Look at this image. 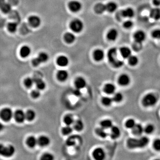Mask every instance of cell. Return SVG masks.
<instances>
[{
    "label": "cell",
    "mask_w": 160,
    "mask_h": 160,
    "mask_svg": "<svg viewBox=\"0 0 160 160\" xmlns=\"http://www.w3.org/2000/svg\"><path fill=\"white\" fill-rule=\"evenodd\" d=\"M113 96V101L116 103H120L123 100L124 97L123 94L121 92H116V93H114Z\"/></svg>",
    "instance_id": "cell-39"
},
{
    "label": "cell",
    "mask_w": 160,
    "mask_h": 160,
    "mask_svg": "<svg viewBox=\"0 0 160 160\" xmlns=\"http://www.w3.org/2000/svg\"><path fill=\"white\" fill-rule=\"evenodd\" d=\"M37 142L39 145L41 146L45 147L49 145L50 143V140L47 136H42L37 139Z\"/></svg>",
    "instance_id": "cell-22"
},
{
    "label": "cell",
    "mask_w": 160,
    "mask_h": 160,
    "mask_svg": "<svg viewBox=\"0 0 160 160\" xmlns=\"http://www.w3.org/2000/svg\"><path fill=\"white\" fill-rule=\"evenodd\" d=\"M132 48L135 51H139L142 48V43H140L134 42V43L132 44Z\"/></svg>",
    "instance_id": "cell-46"
},
{
    "label": "cell",
    "mask_w": 160,
    "mask_h": 160,
    "mask_svg": "<svg viewBox=\"0 0 160 160\" xmlns=\"http://www.w3.org/2000/svg\"><path fill=\"white\" fill-rule=\"evenodd\" d=\"M74 122L73 117L71 115H67L64 118V122L66 125H73Z\"/></svg>",
    "instance_id": "cell-38"
},
{
    "label": "cell",
    "mask_w": 160,
    "mask_h": 160,
    "mask_svg": "<svg viewBox=\"0 0 160 160\" xmlns=\"http://www.w3.org/2000/svg\"><path fill=\"white\" fill-rule=\"evenodd\" d=\"M0 9L4 13H8L11 10V6L5 0H0Z\"/></svg>",
    "instance_id": "cell-18"
},
{
    "label": "cell",
    "mask_w": 160,
    "mask_h": 160,
    "mask_svg": "<svg viewBox=\"0 0 160 160\" xmlns=\"http://www.w3.org/2000/svg\"><path fill=\"white\" fill-rule=\"evenodd\" d=\"M69 62L68 57L65 55H60L57 59V65L62 67L68 65Z\"/></svg>",
    "instance_id": "cell-14"
},
{
    "label": "cell",
    "mask_w": 160,
    "mask_h": 160,
    "mask_svg": "<svg viewBox=\"0 0 160 160\" xmlns=\"http://www.w3.org/2000/svg\"><path fill=\"white\" fill-rule=\"evenodd\" d=\"M123 25L124 28H126V29H129L133 26V23L131 20H126L125 22H124Z\"/></svg>",
    "instance_id": "cell-48"
},
{
    "label": "cell",
    "mask_w": 160,
    "mask_h": 160,
    "mask_svg": "<svg viewBox=\"0 0 160 160\" xmlns=\"http://www.w3.org/2000/svg\"><path fill=\"white\" fill-rule=\"evenodd\" d=\"M121 15L124 17H132L134 15V10L131 8H126L123 10L121 12Z\"/></svg>",
    "instance_id": "cell-29"
},
{
    "label": "cell",
    "mask_w": 160,
    "mask_h": 160,
    "mask_svg": "<svg viewBox=\"0 0 160 160\" xmlns=\"http://www.w3.org/2000/svg\"><path fill=\"white\" fill-rule=\"evenodd\" d=\"M95 132L97 136L102 138H105L108 135L107 132H106V129L101 127L97 128L95 130Z\"/></svg>",
    "instance_id": "cell-34"
},
{
    "label": "cell",
    "mask_w": 160,
    "mask_h": 160,
    "mask_svg": "<svg viewBox=\"0 0 160 160\" xmlns=\"http://www.w3.org/2000/svg\"><path fill=\"white\" fill-rule=\"evenodd\" d=\"M107 57L108 61L113 67L119 68L123 65V61L118 58V53L116 48H111L108 52Z\"/></svg>",
    "instance_id": "cell-2"
},
{
    "label": "cell",
    "mask_w": 160,
    "mask_h": 160,
    "mask_svg": "<svg viewBox=\"0 0 160 160\" xmlns=\"http://www.w3.org/2000/svg\"><path fill=\"white\" fill-rule=\"evenodd\" d=\"M37 57L40 61V63H44L48 61L49 59V56L46 52H41L39 53Z\"/></svg>",
    "instance_id": "cell-35"
},
{
    "label": "cell",
    "mask_w": 160,
    "mask_h": 160,
    "mask_svg": "<svg viewBox=\"0 0 160 160\" xmlns=\"http://www.w3.org/2000/svg\"><path fill=\"white\" fill-rule=\"evenodd\" d=\"M93 57L95 61H102L105 57V52L101 49H97L93 52Z\"/></svg>",
    "instance_id": "cell-15"
},
{
    "label": "cell",
    "mask_w": 160,
    "mask_h": 160,
    "mask_svg": "<svg viewBox=\"0 0 160 160\" xmlns=\"http://www.w3.org/2000/svg\"><path fill=\"white\" fill-rule=\"evenodd\" d=\"M100 127L105 129H108L113 126V122L109 119H105L100 122Z\"/></svg>",
    "instance_id": "cell-31"
},
{
    "label": "cell",
    "mask_w": 160,
    "mask_h": 160,
    "mask_svg": "<svg viewBox=\"0 0 160 160\" xmlns=\"http://www.w3.org/2000/svg\"><path fill=\"white\" fill-rule=\"evenodd\" d=\"M120 52L122 57L124 59L128 58L131 55V50L130 49L125 46L121 48Z\"/></svg>",
    "instance_id": "cell-26"
},
{
    "label": "cell",
    "mask_w": 160,
    "mask_h": 160,
    "mask_svg": "<svg viewBox=\"0 0 160 160\" xmlns=\"http://www.w3.org/2000/svg\"><path fill=\"white\" fill-rule=\"evenodd\" d=\"M54 159L53 155L50 153H46L42 156L41 160H52Z\"/></svg>",
    "instance_id": "cell-47"
},
{
    "label": "cell",
    "mask_w": 160,
    "mask_h": 160,
    "mask_svg": "<svg viewBox=\"0 0 160 160\" xmlns=\"http://www.w3.org/2000/svg\"><path fill=\"white\" fill-rule=\"evenodd\" d=\"M73 93L74 95L75 96H76V97H80L81 96V89H76V88L73 91Z\"/></svg>",
    "instance_id": "cell-53"
},
{
    "label": "cell",
    "mask_w": 160,
    "mask_h": 160,
    "mask_svg": "<svg viewBox=\"0 0 160 160\" xmlns=\"http://www.w3.org/2000/svg\"><path fill=\"white\" fill-rule=\"evenodd\" d=\"M116 89V88L114 84L110 83L106 84L103 89L104 92L108 95L114 94L115 92Z\"/></svg>",
    "instance_id": "cell-19"
},
{
    "label": "cell",
    "mask_w": 160,
    "mask_h": 160,
    "mask_svg": "<svg viewBox=\"0 0 160 160\" xmlns=\"http://www.w3.org/2000/svg\"><path fill=\"white\" fill-rule=\"evenodd\" d=\"M17 24L16 22H10L8 24V29L11 33H15L17 28Z\"/></svg>",
    "instance_id": "cell-42"
},
{
    "label": "cell",
    "mask_w": 160,
    "mask_h": 160,
    "mask_svg": "<svg viewBox=\"0 0 160 160\" xmlns=\"http://www.w3.org/2000/svg\"><path fill=\"white\" fill-rule=\"evenodd\" d=\"M133 37L135 42L142 43L145 39V33L142 30H138L135 32L133 35Z\"/></svg>",
    "instance_id": "cell-12"
},
{
    "label": "cell",
    "mask_w": 160,
    "mask_h": 160,
    "mask_svg": "<svg viewBox=\"0 0 160 160\" xmlns=\"http://www.w3.org/2000/svg\"><path fill=\"white\" fill-rule=\"evenodd\" d=\"M152 36L155 39H160V29H156L152 33Z\"/></svg>",
    "instance_id": "cell-50"
},
{
    "label": "cell",
    "mask_w": 160,
    "mask_h": 160,
    "mask_svg": "<svg viewBox=\"0 0 160 160\" xmlns=\"http://www.w3.org/2000/svg\"><path fill=\"white\" fill-rule=\"evenodd\" d=\"M86 80L81 76L76 77L75 80L74 85L76 89H82L86 87Z\"/></svg>",
    "instance_id": "cell-11"
},
{
    "label": "cell",
    "mask_w": 160,
    "mask_h": 160,
    "mask_svg": "<svg viewBox=\"0 0 160 160\" xmlns=\"http://www.w3.org/2000/svg\"><path fill=\"white\" fill-rule=\"evenodd\" d=\"M157 101V97L154 94L152 93H148L142 99V104L145 107H149L154 105Z\"/></svg>",
    "instance_id": "cell-3"
},
{
    "label": "cell",
    "mask_w": 160,
    "mask_h": 160,
    "mask_svg": "<svg viewBox=\"0 0 160 160\" xmlns=\"http://www.w3.org/2000/svg\"><path fill=\"white\" fill-rule=\"evenodd\" d=\"M131 129L132 134L136 136H140L144 132V128L140 124H136Z\"/></svg>",
    "instance_id": "cell-16"
},
{
    "label": "cell",
    "mask_w": 160,
    "mask_h": 160,
    "mask_svg": "<svg viewBox=\"0 0 160 160\" xmlns=\"http://www.w3.org/2000/svg\"><path fill=\"white\" fill-rule=\"evenodd\" d=\"M73 125V129L77 131H81L83 130L84 128L83 122L81 120H77L74 121Z\"/></svg>",
    "instance_id": "cell-30"
},
{
    "label": "cell",
    "mask_w": 160,
    "mask_h": 160,
    "mask_svg": "<svg viewBox=\"0 0 160 160\" xmlns=\"http://www.w3.org/2000/svg\"><path fill=\"white\" fill-rule=\"evenodd\" d=\"M15 148L12 145L8 146L3 145H0V155L4 157H9L12 156L15 153Z\"/></svg>",
    "instance_id": "cell-5"
},
{
    "label": "cell",
    "mask_w": 160,
    "mask_h": 160,
    "mask_svg": "<svg viewBox=\"0 0 160 160\" xmlns=\"http://www.w3.org/2000/svg\"><path fill=\"white\" fill-rule=\"evenodd\" d=\"M64 39L66 43L71 44L75 41L76 36L73 33L67 32L64 35Z\"/></svg>",
    "instance_id": "cell-23"
},
{
    "label": "cell",
    "mask_w": 160,
    "mask_h": 160,
    "mask_svg": "<svg viewBox=\"0 0 160 160\" xmlns=\"http://www.w3.org/2000/svg\"><path fill=\"white\" fill-rule=\"evenodd\" d=\"M68 7L72 12H77L81 9L82 5L79 1L73 0L68 3Z\"/></svg>",
    "instance_id": "cell-7"
},
{
    "label": "cell",
    "mask_w": 160,
    "mask_h": 160,
    "mask_svg": "<svg viewBox=\"0 0 160 160\" xmlns=\"http://www.w3.org/2000/svg\"><path fill=\"white\" fill-rule=\"evenodd\" d=\"M13 115L12 110L9 108H3L0 112V117L4 121L8 122L10 121L13 117Z\"/></svg>",
    "instance_id": "cell-6"
},
{
    "label": "cell",
    "mask_w": 160,
    "mask_h": 160,
    "mask_svg": "<svg viewBox=\"0 0 160 160\" xmlns=\"http://www.w3.org/2000/svg\"><path fill=\"white\" fill-rule=\"evenodd\" d=\"M117 4L114 1H110L105 4L106 11L110 13L114 12L117 9Z\"/></svg>",
    "instance_id": "cell-24"
},
{
    "label": "cell",
    "mask_w": 160,
    "mask_h": 160,
    "mask_svg": "<svg viewBox=\"0 0 160 160\" xmlns=\"http://www.w3.org/2000/svg\"><path fill=\"white\" fill-rule=\"evenodd\" d=\"M150 17L152 18L155 20H158L160 19V8H156L152 9L150 11Z\"/></svg>",
    "instance_id": "cell-27"
},
{
    "label": "cell",
    "mask_w": 160,
    "mask_h": 160,
    "mask_svg": "<svg viewBox=\"0 0 160 160\" xmlns=\"http://www.w3.org/2000/svg\"><path fill=\"white\" fill-rule=\"evenodd\" d=\"M69 27L73 32L78 33L83 31L84 28V25L81 20L76 18L70 22Z\"/></svg>",
    "instance_id": "cell-4"
},
{
    "label": "cell",
    "mask_w": 160,
    "mask_h": 160,
    "mask_svg": "<svg viewBox=\"0 0 160 160\" xmlns=\"http://www.w3.org/2000/svg\"><path fill=\"white\" fill-rule=\"evenodd\" d=\"M34 83V79L31 78H27L24 81L25 86L27 88H30L33 86Z\"/></svg>",
    "instance_id": "cell-45"
},
{
    "label": "cell",
    "mask_w": 160,
    "mask_h": 160,
    "mask_svg": "<svg viewBox=\"0 0 160 160\" xmlns=\"http://www.w3.org/2000/svg\"><path fill=\"white\" fill-rule=\"evenodd\" d=\"M92 156L96 160H103L105 157V153L103 148H97L93 150Z\"/></svg>",
    "instance_id": "cell-8"
},
{
    "label": "cell",
    "mask_w": 160,
    "mask_h": 160,
    "mask_svg": "<svg viewBox=\"0 0 160 160\" xmlns=\"http://www.w3.org/2000/svg\"><path fill=\"white\" fill-rule=\"evenodd\" d=\"M149 141V139L145 136L139 138H130L127 140V145L130 149L143 148L147 145Z\"/></svg>",
    "instance_id": "cell-1"
},
{
    "label": "cell",
    "mask_w": 160,
    "mask_h": 160,
    "mask_svg": "<svg viewBox=\"0 0 160 160\" xmlns=\"http://www.w3.org/2000/svg\"><path fill=\"white\" fill-rule=\"evenodd\" d=\"M35 112L33 110H28L25 113L26 119L29 121H32L35 118Z\"/></svg>",
    "instance_id": "cell-37"
},
{
    "label": "cell",
    "mask_w": 160,
    "mask_h": 160,
    "mask_svg": "<svg viewBox=\"0 0 160 160\" xmlns=\"http://www.w3.org/2000/svg\"><path fill=\"white\" fill-rule=\"evenodd\" d=\"M118 36V32L116 29L112 28L110 29L107 34V37L109 41H115Z\"/></svg>",
    "instance_id": "cell-21"
},
{
    "label": "cell",
    "mask_w": 160,
    "mask_h": 160,
    "mask_svg": "<svg viewBox=\"0 0 160 160\" xmlns=\"http://www.w3.org/2000/svg\"><path fill=\"white\" fill-rule=\"evenodd\" d=\"M113 101V98L109 97H103L101 99L102 104L105 106L111 105Z\"/></svg>",
    "instance_id": "cell-40"
},
{
    "label": "cell",
    "mask_w": 160,
    "mask_h": 160,
    "mask_svg": "<svg viewBox=\"0 0 160 160\" xmlns=\"http://www.w3.org/2000/svg\"><path fill=\"white\" fill-rule=\"evenodd\" d=\"M154 126L151 124H148L145 128H144V132L148 134H151L154 130Z\"/></svg>",
    "instance_id": "cell-44"
},
{
    "label": "cell",
    "mask_w": 160,
    "mask_h": 160,
    "mask_svg": "<svg viewBox=\"0 0 160 160\" xmlns=\"http://www.w3.org/2000/svg\"><path fill=\"white\" fill-rule=\"evenodd\" d=\"M153 3L155 6H160V0H153Z\"/></svg>",
    "instance_id": "cell-54"
},
{
    "label": "cell",
    "mask_w": 160,
    "mask_h": 160,
    "mask_svg": "<svg viewBox=\"0 0 160 160\" xmlns=\"http://www.w3.org/2000/svg\"><path fill=\"white\" fill-rule=\"evenodd\" d=\"M154 148L157 150V151H160V139H157L155 140L154 141L153 144Z\"/></svg>",
    "instance_id": "cell-49"
},
{
    "label": "cell",
    "mask_w": 160,
    "mask_h": 160,
    "mask_svg": "<svg viewBox=\"0 0 160 160\" xmlns=\"http://www.w3.org/2000/svg\"><path fill=\"white\" fill-rule=\"evenodd\" d=\"M136 122L133 119H129L126 121L125 125L127 129H132L136 124Z\"/></svg>",
    "instance_id": "cell-43"
},
{
    "label": "cell",
    "mask_w": 160,
    "mask_h": 160,
    "mask_svg": "<svg viewBox=\"0 0 160 160\" xmlns=\"http://www.w3.org/2000/svg\"><path fill=\"white\" fill-rule=\"evenodd\" d=\"M128 59L129 64L132 66H136V65H137L138 63V58L137 56L131 55Z\"/></svg>",
    "instance_id": "cell-36"
},
{
    "label": "cell",
    "mask_w": 160,
    "mask_h": 160,
    "mask_svg": "<svg viewBox=\"0 0 160 160\" xmlns=\"http://www.w3.org/2000/svg\"><path fill=\"white\" fill-rule=\"evenodd\" d=\"M40 95H41V93H40V90L38 89L33 90L31 92V96L34 98H37L40 97Z\"/></svg>",
    "instance_id": "cell-51"
},
{
    "label": "cell",
    "mask_w": 160,
    "mask_h": 160,
    "mask_svg": "<svg viewBox=\"0 0 160 160\" xmlns=\"http://www.w3.org/2000/svg\"><path fill=\"white\" fill-rule=\"evenodd\" d=\"M94 11L98 14H101L106 11L105 4L102 3H98L95 4L94 8Z\"/></svg>",
    "instance_id": "cell-25"
},
{
    "label": "cell",
    "mask_w": 160,
    "mask_h": 160,
    "mask_svg": "<svg viewBox=\"0 0 160 160\" xmlns=\"http://www.w3.org/2000/svg\"><path fill=\"white\" fill-rule=\"evenodd\" d=\"M73 128L71 125H66L62 129V133L65 136L69 135L73 132Z\"/></svg>",
    "instance_id": "cell-41"
},
{
    "label": "cell",
    "mask_w": 160,
    "mask_h": 160,
    "mask_svg": "<svg viewBox=\"0 0 160 160\" xmlns=\"http://www.w3.org/2000/svg\"><path fill=\"white\" fill-rule=\"evenodd\" d=\"M57 77L58 80L61 82L66 81L68 77V73L66 70H59L57 73Z\"/></svg>",
    "instance_id": "cell-20"
},
{
    "label": "cell",
    "mask_w": 160,
    "mask_h": 160,
    "mask_svg": "<svg viewBox=\"0 0 160 160\" xmlns=\"http://www.w3.org/2000/svg\"><path fill=\"white\" fill-rule=\"evenodd\" d=\"M28 21L29 25L34 28L38 27L41 24V18L36 15H32L29 17Z\"/></svg>",
    "instance_id": "cell-9"
},
{
    "label": "cell",
    "mask_w": 160,
    "mask_h": 160,
    "mask_svg": "<svg viewBox=\"0 0 160 160\" xmlns=\"http://www.w3.org/2000/svg\"><path fill=\"white\" fill-rule=\"evenodd\" d=\"M34 83H35L37 89L40 90L44 89L46 87L45 82L40 78H36L34 79Z\"/></svg>",
    "instance_id": "cell-32"
},
{
    "label": "cell",
    "mask_w": 160,
    "mask_h": 160,
    "mask_svg": "<svg viewBox=\"0 0 160 160\" xmlns=\"http://www.w3.org/2000/svg\"><path fill=\"white\" fill-rule=\"evenodd\" d=\"M32 63H33V65L35 66H37L41 64L37 57L35 58L33 60Z\"/></svg>",
    "instance_id": "cell-52"
},
{
    "label": "cell",
    "mask_w": 160,
    "mask_h": 160,
    "mask_svg": "<svg viewBox=\"0 0 160 160\" xmlns=\"http://www.w3.org/2000/svg\"><path fill=\"white\" fill-rule=\"evenodd\" d=\"M130 81L129 76L126 74L121 75L118 79V84L122 86H127L129 84Z\"/></svg>",
    "instance_id": "cell-10"
},
{
    "label": "cell",
    "mask_w": 160,
    "mask_h": 160,
    "mask_svg": "<svg viewBox=\"0 0 160 160\" xmlns=\"http://www.w3.org/2000/svg\"><path fill=\"white\" fill-rule=\"evenodd\" d=\"M26 143L30 148H34L38 144L37 139L33 136L29 137L27 140Z\"/></svg>",
    "instance_id": "cell-33"
},
{
    "label": "cell",
    "mask_w": 160,
    "mask_h": 160,
    "mask_svg": "<svg viewBox=\"0 0 160 160\" xmlns=\"http://www.w3.org/2000/svg\"><path fill=\"white\" fill-rule=\"evenodd\" d=\"M111 132H110V137L113 139H116L118 138L121 134V130L119 127L115 125H113L110 128Z\"/></svg>",
    "instance_id": "cell-17"
},
{
    "label": "cell",
    "mask_w": 160,
    "mask_h": 160,
    "mask_svg": "<svg viewBox=\"0 0 160 160\" xmlns=\"http://www.w3.org/2000/svg\"><path fill=\"white\" fill-rule=\"evenodd\" d=\"M31 52V50L30 47L27 45H25L21 47L20 53L21 57L23 58H25L30 55Z\"/></svg>",
    "instance_id": "cell-28"
},
{
    "label": "cell",
    "mask_w": 160,
    "mask_h": 160,
    "mask_svg": "<svg viewBox=\"0 0 160 160\" xmlns=\"http://www.w3.org/2000/svg\"><path fill=\"white\" fill-rule=\"evenodd\" d=\"M15 120L17 122L23 123L26 119L25 113L22 110H17L15 112L14 115Z\"/></svg>",
    "instance_id": "cell-13"
},
{
    "label": "cell",
    "mask_w": 160,
    "mask_h": 160,
    "mask_svg": "<svg viewBox=\"0 0 160 160\" xmlns=\"http://www.w3.org/2000/svg\"><path fill=\"white\" fill-rule=\"evenodd\" d=\"M4 129V126L0 122V131H1L3 129Z\"/></svg>",
    "instance_id": "cell-55"
}]
</instances>
